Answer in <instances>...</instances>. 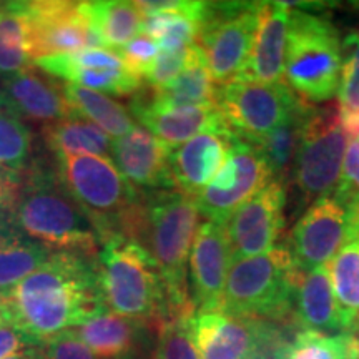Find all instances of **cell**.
<instances>
[{"label":"cell","mask_w":359,"mask_h":359,"mask_svg":"<svg viewBox=\"0 0 359 359\" xmlns=\"http://www.w3.org/2000/svg\"><path fill=\"white\" fill-rule=\"evenodd\" d=\"M42 137L45 145L50 148L57 158L70 155L109 156L114 145L109 133L75 115L60 122L43 125Z\"/></svg>","instance_id":"obj_29"},{"label":"cell","mask_w":359,"mask_h":359,"mask_svg":"<svg viewBox=\"0 0 359 359\" xmlns=\"http://www.w3.org/2000/svg\"><path fill=\"white\" fill-rule=\"evenodd\" d=\"M356 333H358V334H359V331H356Z\"/></svg>","instance_id":"obj_45"},{"label":"cell","mask_w":359,"mask_h":359,"mask_svg":"<svg viewBox=\"0 0 359 359\" xmlns=\"http://www.w3.org/2000/svg\"><path fill=\"white\" fill-rule=\"evenodd\" d=\"M218 87L205 64L200 45L191 47L190 60L182 74L163 87L155 88L147 100L161 109H180V107L217 105Z\"/></svg>","instance_id":"obj_25"},{"label":"cell","mask_w":359,"mask_h":359,"mask_svg":"<svg viewBox=\"0 0 359 359\" xmlns=\"http://www.w3.org/2000/svg\"><path fill=\"white\" fill-rule=\"evenodd\" d=\"M271 180L259 145L235 135L222 170L195 198L198 212L206 222L224 226L228 218Z\"/></svg>","instance_id":"obj_11"},{"label":"cell","mask_w":359,"mask_h":359,"mask_svg":"<svg viewBox=\"0 0 359 359\" xmlns=\"http://www.w3.org/2000/svg\"><path fill=\"white\" fill-rule=\"evenodd\" d=\"M190 283L196 309L222 308L231 251L223 224H200L190 253Z\"/></svg>","instance_id":"obj_17"},{"label":"cell","mask_w":359,"mask_h":359,"mask_svg":"<svg viewBox=\"0 0 359 359\" xmlns=\"http://www.w3.org/2000/svg\"><path fill=\"white\" fill-rule=\"evenodd\" d=\"M116 53H118L120 58L125 62V65H127L133 74H137L138 77L145 80L148 72L151 70L156 58H158L160 48L154 39L148 37L147 34H140L133 40H130V42L125 45V47L120 48Z\"/></svg>","instance_id":"obj_38"},{"label":"cell","mask_w":359,"mask_h":359,"mask_svg":"<svg viewBox=\"0 0 359 359\" xmlns=\"http://www.w3.org/2000/svg\"><path fill=\"white\" fill-rule=\"evenodd\" d=\"M42 356L43 359H97L72 330L48 341Z\"/></svg>","instance_id":"obj_40"},{"label":"cell","mask_w":359,"mask_h":359,"mask_svg":"<svg viewBox=\"0 0 359 359\" xmlns=\"http://www.w3.org/2000/svg\"><path fill=\"white\" fill-rule=\"evenodd\" d=\"M358 240H359V235H358Z\"/></svg>","instance_id":"obj_46"},{"label":"cell","mask_w":359,"mask_h":359,"mask_svg":"<svg viewBox=\"0 0 359 359\" xmlns=\"http://www.w3.org/2000/svg\"><path fill=\"white\" fill-rule=\"evenodd\" d=\"M304 102L281 83L235 79L218 87L217 107L236 137L259 143L286 122Z\"/></svg>","instance_id":"obj_10"},{"label":"cell","mask_w":359,"mask_h":359,"mask_svg":"<svg viewBox=\"0 0 359 359\" xmlns=\"http://www.w3.org/2000/svg\"><path fill=\"white\" fill-rule=\"evenodd\" d=\"M20 6L27 22L29 47L34 62L57 53L102 48L85 17L82 2L34 0L20 2Z\"/></svg>","instance_id":"obj_13"},{"label":"cell","mask_w":359,"mask_h":359,"mask_svg":"<svg viewBox=\"0 0 359 359\" xmlns=\"http://www.w3.org/2000/svg\"><path fill=\"white\" fill-rule=\"evenodd\" d=\"M32 147L30 128L0 95V165L20 173L30 161Z\"/></svg>","instance_id":"obj_34"},{"label":"cell","mask_w":359,"mask_h":359,"mask_svg":"<svg viewBox=\"0 0 359 359\" xmlns=\"http://www.w3.org/2000/svg\"><path fill=\"white\" fill-rule=\"evenodd\" d=\"M191 47L185 48V50H160L155 65L151 67V70L145 77V82L150 85L151 90L163 87V85L172 82L178 74H182V70L190 60Z\"/></svg>","instance_id":"obj_39"},{"label":"cell","mask_w":359,"mask_h":359,"mask_svg":"<svg viewBox=\"0 0 359 359\" xmlns=\"http://www.w3.org/2000/svg\"><path fill=\"white\" fill-rule=\"evenodd\" d=\"M130 110L145 130L170 148L182 145L210 130H230L217 105L161 109L151 105L145 97H137Z\"/></svg>","instance_id":"obj_20"},{"label":"cell","mask_w":359,"mask_h":359,"mask_svg":"<svg viewBox=\"0 0 359 359\" xmlns=\"http://www.w3.org/2000/svg\"><path fill=\"white\" fill-rule=\"evenodd\" d=\"M52 255V250L22 233L8 213L0 210V293L11 291Z\"/></svg>","instance_id":"obj_26"},{"label":"cell","mask_w":359,"mask_h":359,"mask_svg":"<svg viewBox=\"0 0 359 359\" xmlns=\"http://www.w3.org/2000/svg\"><path fill=\"white\" fill-rule=\"evenodd\" d=\"M172 148L142 127H135L111 145V158L120 173L138 190H175L170 172Z\"/></svg>","instance_id":"obj_18"},{"label":"cell","mask_w":359,"mask_h":359,"mask_svg":"<svg viewBox=\"0 0 359 359\" xmlns=\"http://www.w3.org/2000/svg\"><path fill=\"white\" fill-rule=\"evenodd\" d=\"M32 62L20 2H0V77L7 79L30 69Z\"/></svg>","instance_id":"obj_32"},{"label":"cell","mask_w":359,"mask_h":359,"mask_svg":"<svg viewBox=\"0 0 359 359\" xmlns=\"http://www.w3.org/2000/svg\"><path fill=\"white\" fill-rule=\"evenodd\" d=\"M29 348H37L24 333L13 325L0 327V359H6Z\"/></svg>","instance_id":"obj_41"},{"label":"cell","mask_w":359,"mask_h":359,"mask_svg":"<svg viewBox=\"0 0 359 359\" xmlns=\"http://www.w3.org/2000/svg\"><path fill=\"white\" fill-rule=\"evenodd\" d=\"M285 183L271 180L224 223L231 262L275 250L285 224Z\"/></svg>","instance_id":"obj_15"},{"label":"cell","mask_w":359,"mask_h":359,"mask_svg":"<svg viewBox=\"0 0 359 359\" xmlns=\"http://www.w3.org/2000/svg\"><path fill=\"white\" fill-rule=\"evenodd\" d=\"M233 137L235 133L228 128L210 130L172 148L170 172L175 191L196 198L222 170Z\"/></svg>","instance_id":"obj_19"},{"label":"cell","mask_w":359,"mask_h":359,"mask_svg":"<svg viewBox=\"0 0 359 359\" xmlns=\"http://www.w3.org/2000/svg\"><path fill=\"white\" fill-rule=\"evenodd\" d=\"M85 17L92 25L102 48L118 52L143 32V13L137 2L128 0H93L82 2Z\"/></svg>","instance_id":"obj_27"},{"label":"cell","mask_w":359,"mask_h":359,"mask_svg":"<svg viewBox=\"0 0 359 359\" xmlns=\"http://www.w3.org/2000/svg\"><path fill=\"white\" fill-rule=\"evenodd\" d=\"M12 325L35 346L75 330L102 308L97 257L53 251L42 266L7 291Z\"/></svg>","instance_id":"obj_1"},{"label":"cell","mask_w":359,"mask_h":359,"mask_svg":"<svg viewBox=\"0 0 359 359\" xmlns=\"http://www.w3.org/2000/svg\"><path fill=\"white\" fill-rule=\"evenodd\" d=\"M293 314L304 330L325 334L348 333L326 266L306 271L298 268L293 286Z\"/></svg>","instance_id":"obj_22"},{"label":"cell","mask_w":359,"mask_h":359,"mask_svg":"<svg viewBox=\"0 0 359 359\" xmlns=\"http://www.w3.org/2000/svg\"><path fill=\"white\" fill-rule=\"evenodd\" d=\"M60 90L72 115L88 120L110 137H114L115 140L137 127L130 116V111L122 103L115 102L105 93L69 83L60 85Z\"/></svg>","instance_id":"obj_28"},{"label":"cell","mask_w":359,"mask_h":359,"mask_svg":"<svg viewBox=\"0 0 359 359\" xmlns=\"http://www.w3.org/2000/svg\"><path fill=\"white\" fill-rule=\"evenodd\" d=\"M200 217L195 198L178 191H154L140 196L118 231L143 246L158 268L167 293V320L196 311L188 294V262Z\"/></svg>","instance_id":"obj_2"},{"label":"cell","mask_w":359,"mask_h":359,"mask_svg":"<svg viewBox=\"0 0 359 359\" xmlns=\"http://www.w3.org/2000/svg\"><path fill=\"white\" fill-rule=\"evenodd\" d=\"M309 109H311V105L303 103L285 123L257 143L262 148L273 180L285 183L286 177L291 173L296 154L302 145Z\"/></svg>","instance_id":"obj_33"},{"label":"cell","mask_w":359,"mask_h":359,"mask_svg":"<svg viewBox=\"0 0 359 359\" xmlns=\"http://www.w3.org/2000/svg\"><path fill=\"white\" fill-rule=\"evenodd\" d=\"M275 359H359V334L303 330L276 348Z\"/></svg>","instance_id":"obj_31"},{"label":"cell","mask_w":359,"mask_h":359,"mask_svg":"<svg viewBox=\"0 0 359 359\" xmlns=\"http://www.w3.org/2000/svg\"><path fill=\"white\" fill-rule=\"evenodd\" d=\"M22 175L0 165V210L11 208L13 198L22 185Z\"/></svg>","instance_id":"obj_42"},{"label":"cell","mask_w":359,"mask_h":359,"mask_svg":"<svg viewBox=\"0 0 359 359\" xmlns=\"http://www.w3.org/2000/svg\"><path fill=\"white\" fill-rule=\"evenodd\" d=\"M330 280L348 333L359 330V240H351L330 264Z\"/></svg>","instance_id":"obj_30"},{"label":"cell","mask_w":359,"mask_h":359,"mask_svg":"<svg viewBox=\"0 0 359 359\" xmlns=\"http://www.w3.org/2000/svg\"><path fill=\"white\" fill-rule=\"evenodd\" d=\"M0 95L20 118L48 125L72 116L60 87L35 74L32 69L4 79Z\"/></svg>","instance_id":"obj_23"},{"label":"cell","mask_w":359,"mask_h":359,"mask_svg":"<svg viewBox=\"0 0 359 359\" xmlns=\"http://www.w3.org/2000/svg\"><path fill=\"white\" fill-rule=\"evenodd\" d=\"M52 77L100 93L118 97L137 95L143 88V79L125 65L118 53L107 48H83L79 52L57 53L34 62Z\"/></svg>","instance_id":"obj_14"},{"label":"cell","mask_w":359,"mask_h":359,"mask_svg":"<svg viewBox=\"0 0 359 359\" xmlns=\"http://www.w3.org/2000/svg\"><path fill=\"white\" fill-rule=\"evenodd\" d=\"M8 217L22 233L52 251H75L97 257L100 235L58 178L34 168L22 178Z\"/></svg>","instance_id":"obj_3"},{"label":"cell","mask_w":359,"mask_h":359,"mask_svg":"<svg viewBox=\"0 0 359 359\" xmlns=\"http://www.w3.org/2000/svg\"><path fill=\"white\" fill-rule=\"evenodd\" d=\"M343 67L338 90L341 110H359V32H351L344 39Z\"/></svg>","instance_id":"obj_36"},{"label":"cell","mask_w":359,"mask_h":359,"mask_svg":"<svg viewBox=\"0 0 359 359\" xmlns=\"http://www.w3.org/2000/svg\"><path fill=\"white\" fill-rule=\"evenodd\" d=\"M57 160L58 178L95 224L100 241L118 235L125 218L140 200V190L120 173L109 156L70 155Z\"/></svg>","instance_id":"obj_7"},{"label":"cell","mask_w":359,"mask_h":359,"mask_svg":"<svg viewBox=\"0 0 359 359\" xmlns=\"http://www.w3.org/2000/svg\"><path fill=\"white\" fill-rule=\"evenodd\" d=\"M296 271L288 246L235 259L224 281L222 309L257 321H285L293 314Z\"/></svg>","instance_id":"obj_6"},{"label":"cell","mask_w":359,"mask_h":359,"mask_svg":"<svg viewBox=\"0 0 359 359\" xmlns=\"http://www.w3.org/2000/svg\"><path fill=\"white\" fill-rule=\"evenodd\" d=\"M145 326L102 306L72 331L97 359H133Z\"/></svg>","instance_id":"obj_24"},{"label":"cell","mask_w":359,"mask_h":359,"mask_svg":"<svg viewBox=\"0 0 359 359\" xmlns=\"http://www.w3.org/2000/svg\"><path fill=\"white\" fill-rule=\"evenodd\" d=\"M290 11L288 4L263 2L257 37L248 62L238 79L258 83L283 82Z\"/></svg>","instance_id":"obj_21"},{"label":"cell","mask_w":359,"mask_h":359,"mask_svg":"<svg viewBox=\"0 0 359 359\" xmlns=\"http://www.w3.org/2000/svg\"><path fill=\"white\" fill-rule=\"evenodd\" d=\"M188 330L200 359H264L269 334L263 321L222 308L196 309L188 320Z\"/></svg>","instance_id":"obj_16"},{"label":"cell","mask_w":359,"mask_h":359,"mask_svg":"<svg viewBox=\"0 0 359 359\" xmlns=\"http://www.w3.org/2000/svg\"><path fill=\"white\" fill-rule=\"evenodd\" d=\"M97 285L109 311L151 327L167 320V293L158 268L135 240L122 235L103 238L97 255Z\"/></svg>","instance_id":"obj_4"},{"label":"cell","mask_w":359,"mask_h":359,"mask_svg":"<svg viewBox=\"0 0 359 359\" xmlns=\"http://www.w3.org/2000/svg\"><path fill=\"white\" fill-rule=\"evenodd\" d=\"M359 219L334 195L323 196L308 206L290 235V253L299 269L326 266L339 250L358 240Z\"/></svg>","instance_id":"obj_12"},{"label":"cell","mask_w":359,"mask_h":359,"mask_svg":"<svg viewBox=\"0 0 359 359\" xmlns=\"http://www.w3.org/2000/svg\"><path fill=\"white\" fill-rule=\"evenodd\" d=\"M6 359H43V356H42V351H39L37 348H29Z\"/></svg>","instance_id":"obj_44"},{"label":"cell","mask_w":359,"mask_h":359,"mask_svg":"<svg viewBox=\"0 0 359 359\" xmlns=\"http://www.w3.org/2000/svg\"><path fill=\"white\" fill-rule=\"evenodd\" d=\"M188 320L190 316L168 318L155 327L154 359H200L188 330Z\"/></svg>","instance_id":"obj_35"},{"label":"cell","mask_w":359,"mask_h":359,"mask_svg":"<svg viewBox=\"0 0 359 359\" xmlns=\"http://www.w3.org/2000/svg\"><path fill=\"white\" fill-rule=\"evenodd\" d=\"M333 195L353 210L359 219V138L349 142L339 183Z\"/></svg>","instance_id":"obj_37"},{"label":"cell","mask_w":359,"mask_h":359,"mask_svg":"<svg viewBox=\"0 0 359 359\" xmlns=\"http://www.w3.org/2000/svg\"><path fill=\"white\" fill-rule=\"evenodd\" d=\"M263 2H206L198 45L219 87L240 77L259 25Z\"/></svg>","instance_id":"obj_8"},{"label":"cell","mask_w":359,"mask_h":359,"mask_svg":"<svg viewBox=\"0 0 359 359\" xmlns=\"http://www.w3.org/2000/svg\"><path fill=\"white\" fill-rule=\"evenodd\" d=\"M341 67L343 47L333 24L291 8L285 52L290 87L306 102H330L339 90Z\"/></svg>","instance_id":"obj_5"},{"label":"cell","mask_w":359,"mask_h":359,"mask_svg":"<svg viewBox=\"0 0 359 359\" xmlns=\"http://www.w3.org/2000/svg\"><path fill=\"white\" fill-rule=\"evenodd\" d=\"M346 155V133L339 114L331 109H309L302 145L296 154L291 178L302 203L331 195L339 183Z\"/></svg>","instance_id":"obj_9"},{"label":"cell","mask_w":359,"mask_h":359,"mask_svg":"<svg viewBox=\"0 0 359 359\" xmlns=\"http://www.w3.org/2000/svg\"><path fill=\"white\" fill-rule=\"evenodd\" d=\"M12 325V313L6 293H0V327Z\"/></svg>","instance_id":"obj_43"}]
</instances>
